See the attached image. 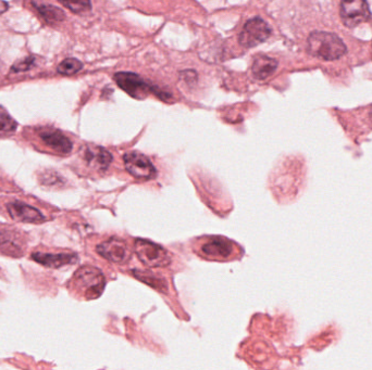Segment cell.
<instances>
[{
	"label": "cell",
	"mask_w": 372,
	"mask_h": 370,
	"mask_svg": "<svg viewBox=\"0 0 372 370\" xmlns=\"http://www.w3.org/2000/svg\"><path fill=\"white\" fill-rule=\"evenodd\" d=\"M194 252L201 259L215 262H228V261L240 259L242 250L240 246L228 239L220 236H206L196 239L194 242Z\"/></svg>",
	"instance_id": "1"
},
{
	"label": "cell",
	"mask_w": 372,
	"mask_h": 370,
	"mask_svg": "<svg viewBox=\"0 0 372 370\" xmlns=\"http://www.w3.org/2000/svg\"><path fill=\"white\" fill-rule=\"evenodd\" d=\"M106 279L100 269L83 266L75 271L69 283L70 290L85 300H95L102 295Z\"/></svg>",
	"instance_id": "2"
},
{
	"label": "cell",
	"mask_w": 372,
	"mask_h": 370,
	"mask_svg": "<svg viewBox=\"0 0 372 370\" xmlns=\"http://www.w3.org/2000/svg\"><path fill=\"white\" fill-rule=\"evenodd\" d=\"M307 50L322 60H338L347 53L346 46L338 35L328 32H312L308 37Z\"/></svg>",
	"instance_id": "3"
},
{
	"label": "cell",
	"mask_w": 372,
	"mask_h": 370,
	"mask_svg": "<svg viewBox=\"0 0 372 370\" xmlns=\"http://www.w3.org/2000/svg\"><path fill=\"white\" fill-rule=\"evenodd\" d=\"M80 161L82 166H79V170H83L84 175L102 176V174L108 172L114 158L112 154L105 148L87 145L80 152Z\"/></svg>",
	"instance_id": "4"
},
{
	"label": "cell",
	"mask_w": 372,
	"mask_h": 370,
	"mask_svg": "<svg viewBox=\"0 0 372 370\" xmlns=\"http://www.w3.org/2000/svg\"><path fill=\"white\" fill-rule=\"evenodd\" d=\"M134 251L137 258L145 266L157 268L171 264L170 253L162 246L148 240L137 239L134 244Z\"/></svg>",
	"instance_id": "5"
},
{
	"label": "cell",
	"mask_w": 372,
	"mask_h": 370,
	"mask_svg": "<svg viewBox=\"0 0 372 370\" xmlns=\"http://www.w3.org/2000/svg\"><path fill=\"white\" fill-rule=\"evenodd\" d=\"M36 136L40 143H42L43 150L55 156L65 157L71 153L73 149V143L69 137L65 135L59 129L53 127H41L36 129Z\"/></svg>",
	"instance_id": "6"
},
{
	"label": "cell",
	"mask_w": 372,
	"mask_h": 370,
	"mask_svg": "<svg viewBox=\"0 0 372 370\" xmlns=\"http://www.w3.org/2000/svg\"><path fill=\"white\" fill-rule=\"evenodd\" d=\"M341 18L347 28H356L371 18L367 0H341Z\"/></svg>",
	"instance_id": "7"
},
{
	"label": "cell",
	"mask_w": 372,
	"mask_h": 370,
	"mask_svg": "<svg viewBox=\"0 0 372 370\" xmlns=\"http://www.w3.org/2000/svg\"><path fill=\"white\" fill-rule=\"evenodd\" d=\"M123 162L127 172L139 180H151L156 178L157 170L143 153L137 151L127 152L123 156Z\"/></svg>",
	"instance_id": "8"
},
{
	"label": "cell",
	"mask_w": 372,
	"mask_h": 370,
	"mask_svg": "<svg viewBox=\"0 0 372 370\" xmlns=\"http://www.w3.org/2000/svg\"><path fill=\"white\" fill-rule=\"evenodd\" d=\"M114 80L121 89L124 90L127 94L137 99H144L149 92H154L158 96L157 90L159 88L153 87L151 84L144 81L137 74L120 72L114 76Z\"/></svg>",
	"instance_id": "9"
},
{
	"label": "cell",
	"mask_w": 372,
	"mask_h": 370,
	"mask_svg": "<svg viewBox=\"0 0 372 370\" xmlns=\"http://www.w3.org/2000/svg\"><path fill=\"white\" fill-rule=\"evenodd\" d=\"M270 26L262 18H250V21L244 26L243 31L238 36V42L245 48H253L264 43L270 37Z\"/></svg>",
	"instance_id": "10"
},
{
	"label": "cell",
	"mask_w": 372,
	"mask_h": 370,
	"mask_svg": "<svg viewBox=\"0 0 372 370\" xmlns=\"http://www.w3.org/2000/svg\"><path fill=\"white\" fill-rule=\"evenodd\" d=\"M96 251L105 260L116 264H125L132 256V250L127 242L117 237L109 238L106 241L98 244Z\"/></svg>",
	"instance_id": "11"
},
{
	"label": "cell",
	"mask_w": 372,
	"mask_h": 370,
	"mask_svg": "<svg viewBox=\"0 0 372 370\" xmlns=\"http://www.w3.org/2000/svg\"><path fill=\"white\" fill-rule=\"evenodd\" d=\"M7 212L9 217L16 222L28 224H41L46 221V217L43 215L42 212L37 207L23 202V201L16 200L7 205Z\"/></svg>",
	"instance_id": "12"
},
{
	"label": "cell",
	"mask_w": 372,
	"mask_h": 370,
	"mask_svg": "<svg viewBox=\"0 0 372 370\" xmlns=\"http://www.w3.org/2000/svg\"><path fill=\"white\" fill-rule=\"evenodd\" d=\"M20 230L0 229V253L12 258H20L24 254L26 238Z\"/></svg>",
	"instance_id": "13"
},
{
	"label": "cell",
	"mask_w": 372,
	"mask_h": 370,
	"mask_svg": "<svg viewBox=\"0 0 372 370\" xmlns=\"http://www.w3.org/2000/svg\"><path fill=\"white\" fill-rule=\"evenodd\" d=\"M33 261L40 263L43 266L51 268H60L77 262L78 256L70 252H49V251H36L31 256Z\"/></svg>",
	"instance_id": "14"
},
{
	"label": "cell",
	"mask_w": 372,
	"mask_h": 370,
	"mask_svg": "<svg viewBox=\"0 0 372 370\" xmlns=\"http://www.w3.org/2000/svg\"><path fill=\"white\" fill-rule=\"evenodd\" d=\"M277 65H279L277 61L273 58L265 55H258L253 63V75H254L255 79L264 81L275 73Z\"/></svg>",
	"instance_id": "15"
},
{
	"label": "cell",
	"mask_w": 372,
	"mask_h": 370,
	"mask_svg": "<svg viewBox=\"0 0 372 370\" xmlns=\"http://www.w3.org/2000/svg\"><path fill=\"white\" fill-rule=\"evenodd\" d=\"M18 124L9 113L0 107V137H8L16 131Z\"/></svg>",
	"instance_id": "16"
},
{
	"label": "cell",
	"mask_w": 372,
	"mask_h": 370,
	"mask_svg": "<svg viewBox=\"0 0 372 370\" xmlns=\"http://www.w3.org/2000/svg\"><path fill=\"white\" fill-rule=\"evenodd\" d=\"M37 10L48 22H60L65 18V12L53 5H36Z\"/></svg>",
	"instance_id": "17"
},
{
	"label": "cell",
	"mask_w": 372,
	"mask_h": 370,
	"mask_svg": "<svg viewBox=\"0 0 372 370\" xmlns=\"http://www.w3.org/2000/svg\"><path fill=\"white\" fill-rule=\"evenodd\" d=\"M83 69V63L81 61L78 60L75 58H69L63 60L60 65H58V72L63 75H73L77 74L78 72L81 71Z\"/></svg>",
	"instance_id": "18"
},
{
	"label": "cell",
	"mask_w": 372,
	"mask_h": 370,
	"mask_svg": "<svg viewBox=\"0 0 372 370\" xmlns=\"http://www.w3.org/2000/svg\"><path fill=\"white\" fill-rule=\"evenodd\" d=\"M59 1L74 13H82L92 9L90 0H59Z\"/></svg>",
	"instance_id": "19"
},
{
	"label": "cell",
	"mask_w": 372,
	"mask_h": 370,
	"mask_svg": "<svg viewBox=\"0 0 372 370\" xmlns=\"http://www.w3.org/2000/svg\"><path fill=\"white\" fill-rule=\"evenodd\" d=\"M35 65V58L33 55L30 57L24 58L23 60L18 61L12 65V72H26L28 70L32 69Z\"/></svg>",
	"instance_id": "20"
},
{
	"label": "cell",
	"mask_w": 372,
	"mask_h": 370,
	"mask_svg": "<svg viewBox=\"0 0 372 370\" xmlns=\"http://www.w3.org/2000/svg\"><path fill=\"white\" fill-rule=\"evenodd\" d=\"M59 180L60 178H59L58 175L53 172H44L40 178L41 183L45 186H53L55 183H59Z\"/></svg>",
	"instance_id": "21"
},
{
	"label": "cell",
	"mask_w": 372,
	"mask_h": 370,
	"mask_svg": "<svg viewBox=\"0 0 372 370\" xmlns=\"http://www.w3.org/2000/svg\"><path fill=\"white\" fill-rule=\"evenodd\" d=\"M8 8H9V5L4 0H0V13L7 11Z\"/></svg>",
	"instance_id": "22"
},
{
	"label": "cell",
	"mask_w": 372,
	"mask_h": 370,
	"mask_svg": "<svg viewBox=\"0 0 372 370\" xmlns=\"http://www.w3.org/2000/svg\"><path fill=\"white\" fill-rule=\"evenodd\" d=\"M369 119H370V121H371V123H372V107H371V109H370V111H369Z\"/></svg>",
	"instance_id": "23"
}]
</instances>
